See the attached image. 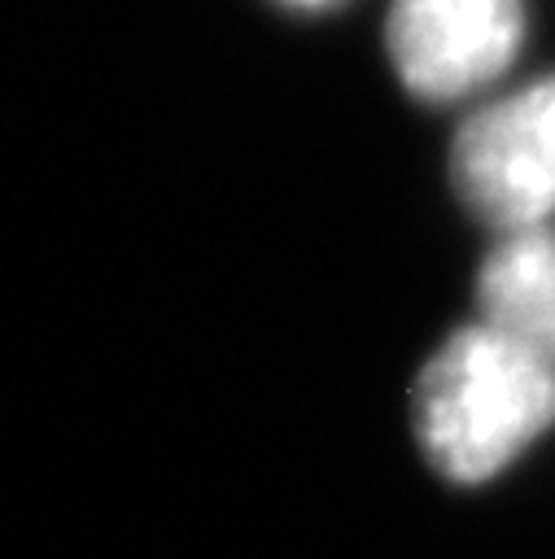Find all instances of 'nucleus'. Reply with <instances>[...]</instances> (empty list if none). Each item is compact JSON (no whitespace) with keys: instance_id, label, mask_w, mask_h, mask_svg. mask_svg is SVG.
<instances>
[{"instance_id":"nucleus-1","label":"nucleus","mask_w":555,"mask_h":559,"mask_svg":"<svg viewBox=\"0 0 555 559\" xmlns=\"http://www.w3.org/2000/svg\"><path fill=\"white\" fill-rule=\"evenodd\" d=\"M555 428V367L489 323L446 336L411 384V432L437 476L485 485Z\"/></svg>"},{"instance_id":"nucleus-2","label":"nucleus","mask_w":555,"mask_h":559,"mask_svg":"<svg viewBox=\"0 0 555 559\" xmlns=\"http://www.w3.org/2000/svg\"><path fill=\"white\" fill-rule=\"evenodd\" d=\"M450 188L498 236L542 227L555 214V74L529 79L459 122Z\"/></svg>"},{"instance_id":"nucleus-3","label":"nucleus","mask_w":555,"mask_h":559,"mask_svg":"<svg viewBox=\"0 0 555 559\" xmlns=\"http://www.w3.org/2000/svg\"><path fill=\"white\" fill-rule=\"evenodd\" d=\"M524 44V0H393L385 52L398 83L450 105L489 87Z\"/></svg>"},{"instance_id":"nucleus-4","label":"nucleus","mask_w":555,"mask_h":559,"mask_svg":"<svg viewBox=\"0 0 555 559\" xmlns=\"http://www.w3.org/2000/svg\"><path fill=\"white\" fill-rule=\"evenodd\" d=\"M476 310L481 323L555 367V231L529 227L498 236L476 271Z\"/></svg>"},{"instance_id":"nucleus-5","label":"nucleus","mask_w":555,"mask_h":559,"mask_svg":"<svg viewBox=\"0 0 555 559\" xmlns=\"http://www.w3.org/2000/svg\"><path fill=\"white\" fill-rule=\"evenodd\" d=\"M288 4H332V0H288Z\"/></svg>"}]
</instances>
